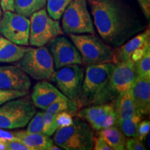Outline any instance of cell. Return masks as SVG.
Here are the masks:
<instances>
[{
  "label": "cell",
  "instance_id": "obj_32",
  "mask_svg": "<svg viewBox=\"0 0 150 150\" xmlns=\"http://www.w3.org/2000/svg\"><path fill=\"white\" fill-rule=\"evenodd\" d=\"M150 130V122L149 120L140 121L138 128V134L137 138L143 141L146 138V136L149 133Z\"/></svg>",
  "mask_w": 150,
  "mask_h": 150
},
{
  "label": "cell",
  "instance_id": "obj_1",
  "mask_svg": "<svg viewBox=\"0 0 150 150\" xmlns=\"http://www.w3.org/2000/svg\"><path fill=\"white\" fill-rule=\"evenodd\" d=\"M99 35L117 48L144 29V25L125 0H88Z\"/></svg>",
  "mask_w": 150,
  "mask_h": 150
},
{
  "label": "cell",
  "instance_id": "obj_23",
  "mask_svg": "<svg viewBox=\"0 0 150 150\" xmlns=\"http://www.w3.org/2000/svg\"><path fill=\"white\" fill-rule=\"evenodd\" d=\"M142 115L137 113L129 119L119 122L115 125L120 129L125 137L136 138L138 134V125L140 122L142 120Z\"/></svg>",
  "mask_w": 150,
  "mask_h": 150
},
{
  "label": "cell",
  "instance_id": "obj_29",
  "mask_svg": "<svg viewBox=\"0 0 150 150\" xmlns=\"http://www.w3.org/2000/svg\"><path fill=\"white\" fill-rule=\"evenodd\" d=\"M27 95H29V91L0 88V106L12 99Z\"/></svg>",
  "mask_w": 150,
  "mask_h": 150
},
{
  "label": "cell",
  "instance_id": "obj_2",
  "mask_svg": "<svg viewBox=\"0 0 150 150\" xmlns=\"http://www.w3.org/2000/svg\"><path fill=\"white\" fill-rule=\"evenodd\" d=\"M114 66L112 62L87 65L81 86L83 107L107 104L115 99L110 87Z\"/></svg>",
  "mask_w": 150,
  "mask_h": 150
},
{
  "label": "cell",
  "instance_id": "obj_7",
  "mask_svg": "<svg viewBox=\"0 0 150 150\" xmlns=\"http://www.w3.org/2000/svg\"><path fill=\"white\" fill-rule=\"evenodd\" d=\"M83 76V69L80 65H70L54 70L49 80L55 83L65 97L76 103L79 109L83 107L81 86Z\"/></svg>",
  "mask_w": 150,
  "mask_h": 150
},
{
  "label": "cell",
  "instance_id": "obj_9",
  "mask_svg": "<svg viewBox=\"0 0 150 150\" xmlns=\"http://www.w3.org/2000/svg\"><path fill=\"white\" fill-rule=\"evenodd\" d=\"M62 29L66 34H96L87 0H73L62 15Z\"/></svg>",
  "mask_w": 150,
  "mask_h": 150
},
{
  "label": "cell",
  "instance_id": "obj_39",
  "mask_svg": "<svg viewBox=\"0 0 150 150\" xmlns=\"http://www.w3.org/2000/svg\"><path fill=\"white\" fill-rule=\"evenodd\" d=\"M146 138H147V147H149V133L147 134V136H146Z\"/></svg>",
  "mask_w": 150,
  "mask_h": 150
},
{
  "label": "cell",
  "instance_id": "obj_13",
  "mask_svg": "<svg viewBox=\"0 0 150 150\" xmlns=\"http://www.w3.org/2000/svg\"><path fill=\"white\" fill-rule=\"evenodd\" d=\"M137 77L135 62L131 59L115 64L110 75V87L115 98L128 91Z\"/></svg>",
  "mask_w": 150,
  "mask_h": 150
},
{
  "label": "cell",
  "instance_id": "obj_38",
  "mask_svg": "<svg viewBox=\"0 0 150 150\" xmlns=\"http://www.w3.org/2000/svg\"><path fill=\"white\" fill-rule=\"evenodd\" d=\"M6 140L2 138H0V150L6 149Z\"/></svg>",
  "mask_w": 150,
  "mask_h": 150
},
{
  "label": "cell",
  "instance_id": "obj_35",
  "mask_svg": "<svg viewBox=\"0 0 150 150\" xmlns=\"http://www.w3.org/2000/svg\"><path fill=\"white\" fill-rule=\"evenodd\" d=\"M140 10L147 20L150 18V0H136Z\"/></svg>",
  "mask_w": 150,
  "mask_h": 150
},
{
  "label": "cell",
  "instance_id": "obj_18",
  "mask_svg": "<svg viewBox=\"0 0 150 150\" xmlns=\"http://www.w3.org/2000/svg\"><path fill=\"white\" fill-rule=\"evenodd\" d=\"M17 140L28 146L31 150H51L54 145L50 136L44 134H33L27 131L13 132Z\"/></svg>",
  "mask_w": 150,
  "mask_h": 150
},
{
  "label": "cell",
  "instance_id": "obj_14",
  "mask_svg": "<svg viewBox=\"0 0 150 150\" xmlns=\"http://www.w3.org/2000/svg\"><path fill=\"white\" fill-rule=\"evenodd\" d=\"M31 86L30 76L18 65H0V88L29 91Z\"/></svg>",
  "mask_w": 150,
  "mask_h": 150
},
{
  "label": "cell",
  "instance_id": "obj_22",
  "mask_svg": "<svg viewBox=\"0 0 150 150\" xmlns=\"http://www.w3.org/2000/svg\"><path fill=\"white\" fill-rule=\"evenodd\" d=\"M47 0H15L14 12L26 18L46 6Z\"/></svg>",
  "mask_w": 150,
  "mask_h": 150
},
{
  "label": "cell",
  "instance_id": "obj_26",
  "mask_svg": "<svg viewBox=\"0 0 150 150\" xmlns=\"http://www.w3.org/2000/svg\"><path fill=\"white\" fill-rule=\"evenodd\" d=\"M135 65L138 76L150 78V47L147 49L139 60L135 62Z\"/></svg>",
  "mask_w": 150,
  "mask_h": 150
},
{
  "label": "cell",
  "instance_id": "obj_15",
  "mask_svg": "<svg viewBox=\"0 0 150 150\" xmlns=\"http://www.w3.org/2000/svg\"><path fill=\"white\" fill-rule=\"evenodd\" d=\"M30 97L35 107L45 110L53 103L67 99L57 88L46 80L40 81L35 84Z\"/></svg>",
  "mask_w": 150,
  "mask_h": 150
},
{
  "label": "cell",
  "instance_id": "obj_17",
  "mask_svg": "<svg viewBox=\"0 0 150 150\" xmlns=\"http://www.w3.org/2000/svg\"><path fill=\"white\" fill-rule=\"evenodd\" d=\"M150 44V31L148 28L143 32L138 33L135 36L122 45L115 48L113 51L112 63L117 64L120 62L131 59L132 54L140 48H142Z\"/></svg>",
  "mask_w": 150,
  "mask_h": 150
},
{
  "label": "cell",
  "instance_id": "obj_25",
  "mask_svg": "<svg viewBox=\"0 0 150 150\" xmlns=\"http://www.w3.org/2000/svg\"><path fill=\"white\" fill-rule=\"evenodd\" d=\"M78 110L79 107L77 104L67 98L64 100L58 101V102L53 103L47 108L45 111L52 112V113H58L60 112L67 111L70 112L73 115H75Z\"/></svg>",
  "mask_w": 150,
  "mask_h": 150
},
{
  "label": "cell",
  "instance_id": "obj_30",
  "mask_svg": "<svg viewBox=\"0 0 150 150\" xmlns=\"http://www.w3.org/2000/svg\"><path fill=\"white\" fill-rule=\"evenodd\" d=\"M72 114L67 111L58 112L56 115V120L59 127H67L73 122Z\"/></svg>",
  "mask_w": 150,
  "mask_h": 150
},
{
  "label": "cell",
  "instance_id": "obj_10",
  "mask_svg": "<svg viewBox=\"0 0 150 150\" xmlns=\"http://www.w3.org/2000/svg\"><path fill=\"white\" fill-rule=\"evenodd\" d=\"M30 20L14 11L4 12L0 20V33L15 44L29 45Z\"/></svg>",
  "mask_w": 150,
  "mask_h": 150
},
{
  "label": "cell",
  "instance_id": "obj_28",
  "mask_svg": "<svg viewBox=\"0 0 150 150\" xmlns=\"http://www.w3.org/2000/svg\"><path fill=\"white\" fill-rule=\"evenodd\" d=\"M43 115L44 112H38L27 124V131L33 134H43Z\"/></svg>",
  "mask_w": 150,
  "mask_h": 150
},
{
  "label": "cell",
  "instance_id": "obj_37",
  "mask_svg": "<svg viewBox=\"0 0 150 150\" xmlns=\"http://www.w3.org/2000/svg\"><path fill=\"white\" fill-rule=\"evenodd\" d=\"M0 138H2V139L6 140H17L16 137L15 136L13 132L5 131L3 129H0Z\"/></svg>",
  "mask_w": 150,
  "mask_h": 150
},
{
  "label": "cell",
  "instance_id": "obj_40",
  "mask_svg": "<svg viewBox=\"0 0 150 150\" xmlns=\"http://www.w3.org/2000/svg\"><path fill=\"white\" fill-rule=\"evenodd\" d=\"M3 15V11L2 9H1V0H0V20H1V17H2Z\"/></svg>",
  "mask_w": 150,
  "mask_h": 150
},
{
  "label": "cell",
  "instance_id": "obj_24",
  "mask_svg": "<svg viewBox=\"0 0 150 150\" xmlns=\"http://www.w3.org/2000/svg\"><path fill=\"white\" fill-rule=\"evenodd\" d=\"M73 0H47V11L49 16L59 20L66 8Z\"/></svg>",
  "mask_w": 150,
  "mask_h": 150
},
{
  "label": "cell",
  "instance_id": "obj_33",
  "mask_svg": "<svg viewBox=\"0 0 150 150\" xmlns=\"http://www.w3.org/2000/svg\"><path fill=\"white\" fill-rule=\"evenodd\" d=\"M6 149L7 150H31L21 141L17 140H6Z\"/></svg>",
  "mask_w": 150,
  "mask_h": 150
},
{
  "label": "cell",
  "instance_id": "obj_31",
  "mask_svg": "<svg viewBox=\"0 0 150 150\" xmlns=\"http://www.w3.org/2000/svg\"><path fill=\"white\" fill-rule=\"evenodd\" d=\"M143 141L136 138H128L125 142V149L127 150H145Z\"/></svg>",
  "mask_w": 150,
  "mask_h": 150
},
{
  "label": "cell",
  "instance_id": "obj_21",
  "mask_svg": "<svg viewBox=\"0 0 150 150\" xmlns=\"http://www.w3.org/2000/svg\"><path fill=\"white\" fill-rule=\"evenodd\" d=\"M98 131V136L102 138L112 150L125 149L126 138L117 126L113 125Z\"/></svg>",
  "mask_w": 150,
  "mask_h": 150
},
{
  "label": "cell",
  "instance_id": "obj_27",
  "mask_svg": "<svg viewBox=\"0 0 150 150\" xmlns=\"http://www.w3.org/2000/svg\"><path fill=\"white\" fill-rule=\"evenodd\" d=\"M57 113H52L45 111L43 115V134L48 136H52L59 128L56 120Z\"/></svg>",
  "mask_w": 150,
  "mask_h": 150
},
{
  "label": "cell",
  "instance_id": "obj_3",
  "mask_svg": "<svg viewBox=\"0 0 150 150\" xmlns=\"http://www.w3.org/2000/svg\"><path fill=\"white\" fill-rule=\"evenodd\" d=\"M54 142L65 150H91L94 146V133L91 127L78 116L72 125L59 127L54 133Z\"/></svg>",
  "mask_w": 150,
  "mask_h": 150
},
{
  "label": "cell",
  "instance_id": "obj_16",
  "mask_svg": "<svg viewBox=\"0 0 150 150\" xmlns=\"http://www.w3.org/2000/svg\"><path fill=\"white\" fill-rule=\"evenodd\" d=\"M140 115L147 116L150 110V78L138 76L129 90Z\"/></svg>",
  "mask_w": 150,
  "mask_h": 150
},
{
  "label": "cell",
  "instance_id": "obj_20",
  "mask_svg": "<svg viewBox=\"0 0 150 150\" xmlns=\"http://www.w3.org/2000/svg\"><path fill=\"white\" fill-rule=\"evenodd\" d=\"M29 47L15 44L4 36H0V63L18 61Z\"/></svg>",
  "mask_w": 150,
  "mask_h": 150
},
{
  "label": "cell",
  "instance_id": "obj_19",
  "mask_svg": "<svg viewBox=\"0 0 150 150\" xmlns=\"http://www.w3.org/2000/svg\"><path fill=\"white\" fill-rule=\"evenodd\" d=\"M112 102L115 114L116 124L138 114L129 91L118 95Z\"/></svg>",
  "mask_w": 150,
  "mask_h": 150
},
{
  "label": "cell",
  "instance_id": "obj_34",
  "mask_svg": "<svg viewBox=\"0 0 150 150\" xmlns=\"http://www.w3.org/2000/svg\"><path fill=\"white\" fill-rule=\"evenodd\" d=\"M94 150H112L111 147L106 143L101 137H94Z\"/></svg>",
  "mask_w": 150,
  "mask_h": 150
},
{
  "label": "cell",
  "instance_id": "obj_4",
  "mask_svg": "<svg viewBox=\"0 0 150 150\" xmlns=\"http://www.w3.org/2000/svg\"><path fill=\"white\" fill-rule=\"evenodd\" d=\"M85 65L112 62L113 51L111 46L95 34H69Z\"/></svg>",
  "mask_w": 150,
  "mask_h": 150
},
{
  "label": "cell",
  "instance_id": "obj_8",
  "mask_svg": "<svg viewBox=\"0 0 150 150\" xmlns=\"http://www.w3.org/2000/svg\"><path fill=\"white\" fill-rule=\"evenodd\" d=\"M30 18L29 44L31 46H45L56 37L64 35L59 20L52 18L45 8L35 12Z\"/></svg>",
  "mask_w": 150,
  "mask_h": 150
},
{
  "label": "cell",
  "instance_id": "obj_36",
  "mask_svg": "<svg viewBox=\"0 0 150 150\" xmlns=\"http://www.w3.org/2000/svg\"><path fill=\"white\" fill-rule=\"evenodd\" d=\"M15 0H1V6L3 13L5 11H14Z\"/></svg>",
  "mask_w": 150,
  "mask_h": 150
},
{
  "label": "cell",
  "instance_id": "obj_6",
  "mask_svg": "<svg viewBox=\"0 0 150 150\" xmlns=\"http://www.w3.org/2000/svg\"><path fill=\"white\" fill-rule=\"evenodd\" d=\"M16 65L34 80H49L54 72L52 56L46 47H29Z\"/></svg>",
  "mask_w": 150,
  "mask_h": 150
},
{
  "label": "cell",
  "instance_id": "obj_5",
  "mask_svg": "<svg viewBox=\"0 0 150 150\" xmlns=\"http://www.w3.org/2000/svg\"><path fill=\"white\" fill-rule=\"evenodd\" d=\"M35 112L36 107L29 95L8 101L0 106V129L26 127Z\"/></svg>",
  "mask_w": 150,
  "mask_h": 150
},
{
  "label": "cell",
  "instance_id": "obj_11",
  "mask_svg": "<svg viewBox=\"0 0 150 150\" xmlns=\"http://www.w3.org/2000/svg\"><path fill=\"white\" fill-rule=\"evenodd\" d=\"M76 115L86 121L95 131L108 128L116 124L112 102L82 107Z\"/></svg>",
  "mask_w": 150,
  "mask_h": 150
},
{
  "label": "cell",
  "instance_id": "obj_12",
  "mask_svg": "<svg viewBox=\"0 0 150 150\" xmlns=\"http://www.w3.org/2000/svg\"><path fill=\"white\" fill-rule=\"evenodd\" d=\"M48 45L56 70L67 65L82 64L79 52L73 42L63 35L56 37Z\"/></svg>",
  "mask_w": 150,
  "mask_h": 150
}]
</instances>
